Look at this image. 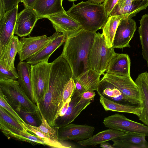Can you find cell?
<instances>
[{
	"mask_svg": "<svg viewBox=\"0 0 148 148\" xmlns=\"http://www.w3.org/2000/svg\"><path fill=\"white\" fill-rule=\"evenodd\" d=\"M51 66V62L48 61L31 65L32 82L37 104L43 99L48 90Z\"/></svg>",
	"mask_w": 148,
	"mask_h": 148,
	"instance_id": "7",
	"label": "cell"
},
{
	"mask_svg": "<svg viewBox=\"0 0 148 148\" xmlns=\"http://www.w3.org/2000/svg\"><path fill=\"white\" fill-rule=\"evenodd\" d=\"M144 1H148V0H144Z\"/></svg>",
	"mask_w": 148,
	"mask_h": 148,
	"instance_id": "46",
	"label": "cell"
},
{
	"mask_svg": "<svg viewBox=\"0 0 148 148\" xmlns=\"http://www.w3.org/2000/svg\"><path fill=\"white\" fill-rule=\"evenodd\" d=\"M18 78V73L16 68L8 69L0 64V79L17 80Z\"/></svg>",
	"mask_w": 148,
	"mask_h": 148,
	"instance_id": "35",
	"label": "cell"
},
{
	"mask_svg": "<svg viewBox=\"0 0 148 148\" xmlns=\"http://www.w3.org/2000/svg\"><path fill=\"white\" fill-rule=\"evenodd\" d=\"M100 82L119 90L122 93L123 100L132 104L139 105V91L130 76L106 73Z\"/></svg>",
	"mask_w": 148,
	"mask_h": 148,
	"instance_id": "6",
	"label": "cell"
},
{
	"mask_svg": "<svg viewBox=\"0 0 148 148\" xmlns=\"http://www.w3.org/2000/svg\"><path fill=\"white\" fill-rule=\"evenodd\" d=\"M71 77L73 74L70 66L60 55L51 62L48 90L36 105L40 113L52 127L55 126L56 120L64 104V89Z\"/></svg>",
	"mask_w": 148,
	"mask_h": 148,
	"instance_id": "1",
	"label": "cell"
},
{
	"mask_svg": "<svg viewBox=\"0 0 148 148\" xmlns=\"http://www.w3.org/2000/svg\"><path fill=\"white\" fill-rule=\"evenodd\" d=\"M40 114L42 117L41 123L38 126H35V127L53 139L59 141L58 130L59 128L56 126L51 127L42 114L41 113H40Z\"/></svg>",
	"mask_w": 148,
	"mask_h": 148,
	"instance_id": "31",
	"label": "cell"
},
{
	"mask_svg": "<svg viewBox=\"0 0 148 148\" xmlns=\"http://www.w3.org/2000/svg\"><path fill=\"white\" fill-rule=\"evenodd\" d=\"M19 0H0V19L5 14L18 5Z\"/></svg>",
	"mask_w": 148,
	"mask_h": 148,
	"instance_id": "34",
	"label": "cell"
},
{
	"mask_svg": "<svg viewBox=\"0 0 148 148\" xmlns=\"http://www.w3.org/2000/svg\"><path fill=\"white\" fill-rule=\"evenodd\" d=\"M0 121L23 131H27L3 107L0 106Z\"/></svg>",
	"mask_w": 148,
	"mask_h": 148,
	"instance_id": "33",
	"label": "cell"
},
{
	"mask_svg": "<svg viewBox=\"0 0 148 148\" xmlns=\"http://www.w3.org/2000/svg\"><path fill=\"white\" fill-rule=\"evenodd\" d=\"M70 1H77V0H67Z\"/></svg>",
	"mask_w": 148,
	"mask_h": 148,
	"instance_id": "45",
	"label": "cell"
},
{
	"mask_svg": "<svg viewBox=\"0 0 148 148\" xmlns=\"http://www.w3.org/2000/svg\"><path fill=\"white\" fill-rule=\"evenodd\" d=\"M0 106L5 109L27 131V123L17 112L8 103L3 94L0 92Z\"/></svg>",
	"mask_w": 148,
	"mask_h": 148,
	"instance_id": "32",
	"label": "cell"
},
{
	"mask_svg": "<svg viewBox=\"0 0 148 148\" xmlns=\"http://www.w3.org/2000/svg\"><path fill=\"white\" fill-rule=\"evenodd\" d=\"M106 0H88L89 2L93 3L99 4L102 2H104Z\"/></svg>",
	"mask_w": 148,
	"mask_h": 148,
	"instance_id": "44",
	"label": "cell"
},
{
	"mask_svg": "<svg viewBox=\"0 0 148 148\" xmlns=\"http://www.w3.org/2000/svg\"><path fill=\"white\" fill-rule=\"evenodd\" d=\"M95 95V92L94 91H87L84 92L82 94L81 97L85 99L92 101L94 100Z\"/></svg>",
	"mask_w": 148,
	"mask_h": 148,
	"instance_id": "39",
	"label": "cell"
},
{
	"mask_svg": "<svg viewBox=\"0 0 148 148\" xmlns=\"http://www.w3.org/2000/svg\"><path fill=\"white\" fill-rule=\"evenodd\" d=\"M125 132L109 128L101 131L90 138L77 142L83 146H95L124 135Z\"/></svg>",
	"mask_w": 148,
	"mask_h": 148,
	"instance_id": "25",
	"label": "cell"
},
{
	"mask_svg": "<svg viewBox=\"0 0 148 148\" xmlns=\"http://www.w3.org/2000/svg\"><path fill=\"white\" fill-rule=\"evenodd\" d=\"M0 92L16 111L22 109L41 117L36 104L28 97L17 80L0 79Z\"/></svg>",
	"mask_w": 148,
	"mask_h": 148,
	"instance_id": "4",
	"label": "cell"
},
{
	"mask_svg": "<svg viewBox=\"0 0 148 148\" xmlns=\"http://www.w3.org/2000/svg\"><path fill=\"white\" fill-rule=\"evenodd\" d=\"M130 65L127 54L116 53L108 64L106 73L130 76Z\"/></svg>",
	"mask_w": 148,
	"mask_h": 148,
	"instance_id": "20",
	"label": "cell"
},
{
	"mask_svg": "<svg viewBox=\"0 0 148 148\" xmlns=\"http://www.w3.org/2000/svg\"><path fill=\"white\" fill-rule=\"evenodd\" d=\"M95 33L82 28L68 36L64 43L60 56L69 64L74 80L89 69V55Z\"/></svg>",
	"mask_w": 148,
	"mask_h": 148,
	"instance_id": "2",
	"label": "cell"
},
{
	"mask_svg": "<svg viewBox=\"0 0 148 148\" xmlns=\"http://www.w3.org/2000/svg\"><path fill=\"white\" fill-rule=\"evenodd\" d=\"M16 112L27 124L33 126H38V123L34 117V115L22 109Z\"/></svg>",
	"mask_w": 148,
	"mask_h": 148,
	"instance_id": "37",
	"label": "cell"
},
{
	"mask_svg": "<svg viewBox=\"0 0 148 148\" xmlns=\"http://www.w3.org/2000/svg\"><path fill=\"white\" fill-rule=\"evenodd\" d=\"M0 129L8 139L27 142L29 132L23 131L10 126L0 121Z\"/></svg>",
	"mask_w": 148,
	"mask_h": 148,
	"instance_id": "29",
	"label": "cell"
},
{
	"mask_svg": "<svg viewBox=\"0 0 148 148\" xmlns=\"http://www.w3.org/2000/svg\"><path fill=\"white\" fill-rule=\"evenodd\" d=\"M63 0H36L33 8L39 19L66 12L62 5Z\"/></svg>",
	"mask_w": 148,
	"mask_h": 148,
	"instance_id": "22",
	"label": "cell"
},
{
	"mask_svg": "<svg viewBox=\"0 0 148 148\" xmlns=\"http://www.w3.org/2000/svg\"><path fill=\"white\" fill-rule=\"evenodd\" d=\"M39 19L37 13L32 8H25L18 14L14 34L20 37L29 36Z\"/></svg>",
	"mask_w": 148,
	"mask_h": 148,
	"instance_id": "13",
	"label": "cell"
},
{
	"mask_svg": "<svg viewBox=\"0 0 148 148\" xmlns=\"http://www.w3.org/2000/svg\"><path fill=\"white\" fill-rule=\"evenodd\" d=\"M19 41L17 36L14 35L0 53V64L9 70L15 69V57L19 50Z\"/></svg>",
	"mask_w": 148,
	"mask_h": 148,
	"instance_id": "23",
	"label": "cell"
},
{
	"mask_svg": "<svg viewBox=\"0 0 148 148\" xmlns=\"http://www.w3.org/2000/svg\"><path fill=\"white\" fill-rule=\"evenodd\" d=\"M18 8V5L0 19V53L14 35Z\"/></svg>",
	"mask_w": 148,
	"mask_h": 148,
	"instance_id": "14",
	"label": "cell"
},
{
	"mask_svg": "<svg viewBox=\"0 0 148 148\" xmlns=\"http://www.w3.org/2000/svg\"><path fill=\"white\" fill-rule=\"evenodd\" d=\"M133 0H119L114 7L121 8L128 5L132 3Z\"/></svg>",
	"mask_w": 148,
	"mask_h": 148,
	"instance_id": "41",
	"label": "cell"
},
{
	"mask_svg": "<svg viewBox=\"0 0 148 148\" xmlns=\"http://www.w3.org/2000/svg\"><path fill=\"white\" fill-rule=\"evenodd\" d=\"M51 22L56 32L68 36L78 31L82 28L81 25L65 12L47 17Z\"/></svg>",
	"mask_w": 148,
	"mask_h": 148,
	"instance_id": "15",
	"label": "cell"
},
{
	"mask_svg": "<svg viewBox=\"0 0 148 148\" xmlns=\"http://www.w3.org/2000/svg\"><path fill=\"white\" fill-rule=\"evenodd\" d=\"M138 32L142 47V54L146 60L148 67V14H145L140 20Z\"/></svg>",
	"mask_w": 148,
	"mask_h": 148,
	"instance_id": "28",
	"label": "cell"
},
{
	"mask_svg": "<svg viewBox=\"0 0 148 148\" xmlns=\"http://www.w3.org/2000/svg\"><path fill=\"white\" fill-rule=\"evenodd\" d=\"M66 13L79 23L84 29L94 33L102 29L108 17L102 4H97L89 1L75 4Z\"/></svg>",
	"mask_w": 148,
	"mask_h": 148,
	"instance_id": "3",
	"label": "cell"
},
{
	"mask_svg": "<svg viewBox=\"0 0 148 148\" xmlns=\"http://www.w3.org/2000/svg\"><path fill=\"white\" fill-rule=\"evenodd\" d=\"M135 82L139 92V106L143 108L139 119L148 126V73L139 74Z\"/></svg>",
	"mask_w": 148,
	"mask_h": 148,
	"instance_id": "18",
	"label": "cell"
},
{
	"mask_svg": "<svg viewBox=\"0 0 148 148\" xmlns=\"http://www.w3.org/2000/svg\"><path fill=\"white\" fill-rule=\"evenodd\" d=\"M136 28V22L132 18H122L116 30L112 47L118 49L130 47V42Z\"/></svg>",
	"mask_w": 148,
	"mask_h": 148,
	"instance_id": "12",
	"label": "cell"
},
{
	"mask_svg": "<svg viewBox=\"0 0 148 148\" xmlns=\"http://www.w3.org/2000/svg\"><path fill=\"white\" fill-rule=\"evenodd\" d=\"M148 6V1H134L131 4L123 7H114L109 16H118L122 18H132Z\"/></svg>",
	"mask_w": 148,
	"mask_h": 148,
	"instance_id": "26",
	"label": "cell"
},
{
	"mask_svg": "<svg viewBox=\"0 0 148 148\" xmlns=\"http://www.w3.org/2000/svg\"><path fill=\"white\" fill-rule=\"evenodd\" d=\"M75 89V85L73 77H71L68 81L65 86L63 96L64 103L67 100L71 97Z\"/></svg>",
	"mask_w": 148,
	"mask_h": 148,
	"instance_id": "36",
	"label": "cell"
},
{
	"mask_svg": "<svg viewBox=\"0 0 148 148\" xmlns=\"http://www.w3.org/2000/svg\"><path fill=\"white\" fill-rule=\"evenodd\" d=\"M97 93L100 96V103L106 111L130 113L138 117L140 115L143 108L140 106L120 103L107 98L99 92Z\"/></svg>",
	"mask_w": 148,
	"mask_h": 148,
	"instance_id": "24",
	"label": "cell"
},
{
	"mask_svg": "<svg viewBox=\"0 0 148 148\" xmlns=\"http://www.w3.org/2000/svg\"><path fill=\"white\" fill-rule=\"evenodd\" d=\"M100 147L104 148H114L112 145L106 142L102 143L100 144Z\"/></svg>",
	"mask_w": 148,
	"mask_h": 148,
	"instance_id": "43",
	"label": "cell"
},
{
	"mask_svg": "<svg viewBox=\"0 0 148 148\" xmlns=\"http://www.w3.org/2000/svg\"><path fill=\"white\" fill-rule=\"evenodd\" d=\"M56 32L47 37L46 35L41 36L23 37L19 41V50L18 53L19 60L23 61L34 56L51 42L60 34Z\"/></svg>",
	"mask_w": 148,
	"mask_h": 148,
	"instance_id": "8",
	"label": "cell"
},
{
	"mask_svg": "<svg viewBox=\"0 0 148 148\" xmlns=\"http://www.w3.org/2000/svg\"><path fill=\"white\" fill-rule=\"evenodd\" d=\"M36 0H19V2L23 3L25 8H33Z\"/></svg>",
	"mask_w": 148,
	"mask_h": 148,
	"instance_id": "42",
	"label": "cell"
},
{
	"mask_svg": "<svg viewBox=\"0 0 148 148\" xmlns=\"http://www.w3.org/2000/svg\"><path fill=\"white\" fill-rule=\"evenodd\" d=\"M101 75V73L89 69L74 80L75 90L81 94L87 91H97Z\"/></svg>",
	"mask_w": 148,
	"mask_h": 148,
	"instance_id": "16",
	"label": "cell"
},
{
	"mask_svg": "<svg viewBox=\"0 0 148 148\" xmlns=\"http://www.w3.org/2000/svg\"><path fill=\"white\" fill-rule=\"evenodd\" d=\"M71 100V98L67 100L60 110L58 116H62L65 114L68 109Z\"/></svg>",
	"mask_w": 148,
	"mask_h": 148,
	"instance_id": "40",
	"label": "cell"
},
{
	"mask_svg": "<svg viewBox=\"0 0 148 148\" xmlns=\"http://www.w3.org/2000/svg\"><path fill=\"white\" fill-rule=\"evenodd\" d=\"M115 53L114 48L108 47L103 34L96 33L89 55V69L103 75Z\"/></svg>",
	"mask_w": 148,
	"mask_h": 148,
	"instance_id": "5",
	"label": "cell"
},
{
	"mask_svg": "<svg viewBox=\"0 0 148 148\" xmlns=\"http://www.w3.org/2000/svg\"><path fill=\"white\" fill-rule=\"evenodd\" d=\"M146 136L139 133L127 132L112 140L114 148H148Z\"/></svg>",
	"mask_w": 148,
	"mask_h": 148,
	"instance_id": "17",
	"label": "cell"
},
{
	"mask_svg": "<svg viewBox=\"0 0 148 148\" xmlns=\"http://www.w3.org/2000/svg\"><path fill=\"white\" fill-rule=\"evenodd\" d=\"M68 35L62 33L39 52L26 60L31 65L48 60L52 54L66 40Z\"/></svg>",
	"mask_w": 148,
	"mask_h": 148,
	"instance_id": "21",
	"label": "cell"
},
{
	"mask_svg": "<svg viewBox=\"0 0 148 148\" xmlns=\"http://www.w3.org/2000/svg\"><path fill=\"white\" fill-rule=\"evenodd\" d=\"M31 65L27 62L20 61L17 66V81L30 99L36 104L37 101L33 90L31 80Z\"/></svg>",
	"mask_w": 148,
	"mask_h": 148,
	"instance_id": "19",
	"label": "cell"
},
{
	"mask_svg": "<svg viewBox=\"0 0 148 148\" xmlns=\"http://www.w3.org/2000/svg\"><path fill=\"white\" fill-rule=\"evenodd\" d=\"M81 95L75 90L66 113L63 116L58 117L55 126L60 128L72 123L90 104L91 101L83 99Z\"/></svg>",
	"mask_w": 148,
	"mask_h": 148,
	"instance_id": "11",
	"label": "cell"
},
{
	"mask_svg": "<svg viewBox=\"0 0 148 148\" xmlns=\"http://www.w3.org/2000/svg\"><path fill=\"white\" fill-rule=\"evenodd\" d=\"M118 1L119 0H106L103 3L106 14L108 17Z\"/></svg>",
	"mask_w": 148,
	"mask_h": 148,
	"instance_id": "38",
	"label": "cell"
},
{
	"mask_svg": "<svg viewBox=\"0 0 148 148\" xmlns=\"http://www.w3.org/2000/svg\"><path fill=\"white\" fill-rule=\"evenodd\" d=\"M122 18L118 16H109L103 26L102 34L109 48L112 47L114 38L120 21Z\"/></svg>",
	"mask_w": 148,
	"mask_h": 148,
	"instance_id": "27",
	"label": "cell"
},
{
	"mask_svg": "<svg viewBox=\"0 0 148 148\" xmlns=\"http://www.w3.org/2000/svg\"><path fill=\"white\" fill-rule=\"evenodd\" d=\"M103 123L106 127L125 133L135 132L148 137V126L129 119L123 114L118 113L105 118Z\"/></svg>",
	"mask_w": 148,
	"mask_h": 148,
	"instance_id": "9",
	"label": "cell"
},
{
	"mask_svg": "<svg viewBox=\"0 0 148 148\" xmlns=\"http://www.w3.org/2000/svg\"><path fill=\"white\" fill-rule=\"evenodd\" d=\"M95 128L86 124L78 125L70 123L59 128L58 140L81 141L88 139L93 135Z\"/></svg>",
	"mask_w": 148,
	"mask_h": 148,
	"instance_id": "10",
	"label": "cell"
},
{
	"mask_svg": "<svg viewBox=\"0 0 148 148\" xmlns=\"http://www.w3.org/2000/svg\"><path fill=\"white\" fill-rule=\"evenodd\" d=\"M26 126L27 131L35 134L42 138L44 141L45 145L55 148H69L63 145L61 142L53 139L49 136L38 129L35 126L27 124Z\"/></svg>",
	"mask_w": 148,
	"mask_h": 148,
	"instance_id": "30",
	"label": "cell"
}]
</instances>
